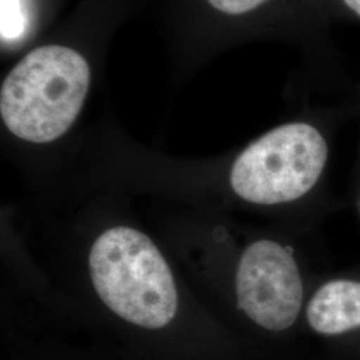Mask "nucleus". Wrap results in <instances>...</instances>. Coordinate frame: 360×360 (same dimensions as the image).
Segmentation results:
<instances>
[{"instance_id": "20e7f679", "label": "nucleus", "mask_w": 360, "mask_h": 360, "mask_svg": "<svg viewBox=\"0 0 360 360\" xmlns=\"http://www.w3.org/2000/svg\"><path fill=\"white\" fill-rule=\"evenodd\" d=\"M312 282L294 245L260 238L247 245L238 260L236 309L262 330L284 333L303 318Z\"/></svg>"}, {"instance_id": "0eeeda50", "label": "nucleus", "mask_w": 360, "mask_h": 360, "mask_svg": "<svg viewBox=\"0 0 360 360\" xmlns=\"http://www.w3.org/2000/svg\"><path fill=\"white\" fill-rule=\"evenodd\" d=\"M210 4L221 13L229 15H242L250 13L267 0H208Z\"/></svg>"}, {"instance_id": "7ed1b4c3", "label": "nucleus", "mask_w": 360, "mask_h": 360, "mask_svg": "<svg viewBox=\"0 0 360 360\" xmlns=\"http://www.w3.org/2000/svg\"><path fill=\"white\" fill-rule=\"evenodd\" d=\"M330 147L322 131L292 122L272 129L242 151L230 171L233 193L245 203L295 205L321 193Z\"/></svg>"}, {"instance_id": "39448f33", "label": "nucleus", "mask_w": 360, "mask_h": 360, "mask_svg": "<svg viewBox=\"0 0 360 360\" xmlns=\"http://www.w3.org/2000/svg\"><path fill=\"white\" fill-rule=\"evenodd\" d=\"M303 321L328 339L360 335V267L326 271L309 287Z\"/></svg>"}, {"instance_id": "f03ea898", "label": "nucleus", "mask_w": 360, "mask_h": 360, "mask_svg": "<svg viewBox=\"0 0 360 360\" xmlns=\"http://www.w3.org/2000/svg\"><path fill=\"white\" fill-rule=\"evenodd\" d=\"M91 279L104 304L124 321L162 328L178 309L174 276L158 247L138 230L103 232L90 252Z\"/></svg>"}, {"instance_id": "423d86ee", "label": "nucleus", "mask_w": 360, "mask_h": 360, "mask_svg": "<svg viewBox=\"0 0 360 360\" xmlns=\"http://www.w3.org/2000/svg\"><path fill=\"white\" fill-rule=\"evenodd\" d=\"M26 31V18L20 0H1V39L16 40Z\"/></svg>"}, {"instance_id": "6e6552de", "label": "nucleus", "mask_w": 360, "mask_h": 360, "mask_svg": "<svg viewBox=\"0 0 360 360\" xmlns=\"http://www.w3.org/2000/svg\"><path fill=\"white\" fill-rule=\"evenodd\" d=\"M352 199H354V207L356 210V215H358V218L360 220V179L356 183V186H355V190H354V193H352Z\"/></svg>"}, {"instance_id": "1a4fd4ad", "label": "nucleus", "mask_w": 360, "mask_h": 360, "mask_svg": "<svg viewBox=\"0 0 360 360\" xmlns=\"http://www.w3.org/2000/svg\"><path fill=\"white\" fill-rule=\"evenodd\" d=\"M349 10L360 16V0H343Z\"/></svg>"}, {"instance_id": "f257e3e1", "label": "nucleus", "mask_w": 360, "mask_h": 360, "mask_svg": "<svg viewBox=\"0 0 360 360\" xmlns=\"http://www.w3.org/2000/svg\"><path fill=\"white\" fill-rule=\"evenodd\" d=\"M90 87V67L68 47L44 46L13 67L0 91V114L18 138L49 143L75 122Z\"/></svg>"}]
</instances>
